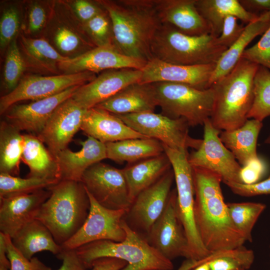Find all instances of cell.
<instances>
[{"label": "cell", "mask_w": 270, "mask_h": 270, "mask_svg": "<svg viewBox=\"0 0 270 270\" xmlns=\"http://www.w3.org/2000/svg\"><path fill=\"white\" fill-rule=\"evenodd\" d=\"M142 70H107L92 80L80 86L72 97L86 110L96 106L132 84L139 82Z\"/></svg>", "instance_id": "obj_20"}, {"label": "cell", "mask_w": 270, "mask_h": 270, "mask_svg": "<svg viewBox=\"0 0 270 270\" xmlns=\"http://www.w3.org/2000/svg\"><path fill=\"white\" fill-rule=\"evenodd\" d=\"M162 145L174 175L178 210L188 240L190 259L204 260L212 253L204 246L194 222V192L192 168L188 160L189 154L188 150H178Z\"/></svg>", "instance_id": "obj_8"}, {"label": "cell", "mask_w": 270, "mask_h": 270, "mask_svg": "<svg viewBox=\"0 0 270 270\" xmlns=\"http://www.w3.org/2000/svg\"><path fill=\"white\" fill-rule=\"evenodd\" d=\"M266 171V162L258 156L242 166L240 173L242 183L250 184L258 182L264 176Z\"/></svg>", "instance_id": "obj_46"}, {"label": "cell", "mask_w": 270, "mask_h": 270, "mask_svg": "<svg viewBox=\"0 0 270 270\" xmlns=\"http://www.w3.org/2000/svg\"><path fill=\"white\" fill-rule=\"evenodd\" d=\"M238 18L228 16L224 18L222 30L217 40L220 44L226 48L231 46L243 32L245 26L238 23Z\"/></svg>", "instance_id": "obj_44"}, {"label": "cell", "mask_w": 270, "mask_h": 270, "mask_svg": "<svg viewBox=\"0 0 270 270\" xmlns=\"http://www.w3.org/2000/svg\"><path fill=\"white\" fill-rule=\"evenodd\" d=\"M0 270H9V269L5 268V267H3V266H0Z\"/></svg>", "instance_id": "obj_57"}, {"label": "cell", "mask_w": 270, "mask_h": 270, "mask_svg": "<svg viewBox=\"0 0 270 270\" xmlns=\"http://www.w3.org/2000/svg\"><path fill=\"white\" fill-rule=\"evenodd\" d=\"M225 184L234 194L242 196L270 195V176L264 180L250 184L236 182H228Z\"/></svg>", "instance_id": "obj_45"}, {"label": "cell", "mask_w": 270, "mask_h": 270, "mask_svg": "<svg viewBox=\"0 0 270 270\" xmlns=\"http://www.w3.org/2000/svg\"><path fill=\"white\" fill-rule=\"evenodd\" d=\"M105 144L107 158L118 164H131L164 153L162 143L150 138L128 139Z\"/></svg>", "instance_id": "obj_32"}, {"label": "cell", "mask_w": 270, "mask_h": 270, "mask_svg": "<svg viewBox=\"0 0 270 270\" xmlns=\"http://www.w3.org/2000/svg\"><path fill=\"white\" fill-rule=\"evenodd\" d=\"M112 24L114 44L123 54L148 62L151 45L162 24L154 0H100Z\"/></svg>", "instance_id": "obj_2"}, {"label": "cell", "mask_w": 270, "mask_h": 270, "mask_svg": "<svg viewBox=\"0 0 270 270\" xmlns=\"http://www.w3.org/2000/svg\"><path fill=\"white\" fill-rule=\"evenodd\" d=\"M126 264V261L118 258H102L93 261L88 270H120Z\"/></svg>", "instance_id": "obj_51"}, {"label": "cell", "mask_w": 270, "mask_h": 270, "mask_svg": "<svg viewBox=\"0 0 270 270\" xmlns=\"http://www.w3.org/2000/svg\"><path fill=\"white\" fill-rule=\"evenodd\" d=\"M254 260L253 250L244 245L214 252L208 256L210 270H248Z\"/></svg>", "instance_id": "obj_36"}, {"label": "cell", "mask_w": 270, "mask_h": 270, "mask_svg": "<svg viewBox=\"0 0 270 270\" xmlns=\"http://www.w3.org/2000/svg\"><path fill=\"white\" fill-rule=\"evenodd\" d=\"M50 195L47 188L28 194L0 198V232L11 238L35 220Z\"/></svg>", "instance_id": "obj_21"}, {"label": "cell", "mask_w": 270, "mask_h": 270, "mask_svg": "<svg viewBox=\"0 0 270 270\" xmlns=\"http://www.w3.org/2000/svg\"><path fill=\"white\" fill-rule=\"evenodd\" d=\"M19 15L14 7L6 10L0 22V46L4 48L9 46L15 38L19 28Z\"/></svg>", "instance_id": "obj_43"}, {"label": "cell", "mask_w": 270, "mask_h": 270, "mask_svg": "<svg viewBox=\"0 0 270 270\" xmlns=\"http://www.w3.org/2000/svg\"><path fill=\"white\" fill-rule=\"evenodd\" d=\"M72 7L78 18L84 24L103 11L97 4L85 0H76Z\"/></svg>", "instance_id": "obj_48"}, {"label": "cell", "mask_w": 270, "mask_h": 270, "mask_svg": "<svg viewBox=\"0 0 270 270\" xmlns=\"http://www.w3.org/2000/svg\"><path fill=\"white\" fill-rule=\"evenodd\" d=\"M23 135L22 160L29 168L26 177L60 181V170L55 157L36 136L30 134Z\"/></svg>", "instance_id": "obj_28"}, {"label": "cell", "mask_w": 270, "mask_h": 270, "mask_svg": "<svg viewBox=\"0 0 270 270\" xmlns=\"http://www.w3.org/2000/svg\"><path fill=\"white\" fill-rule=\"evenodd\" d=\"M46 20V14L44 8L38 4H32L28 12V30L31 32H38L44 26Z\"/></svg>", "instance_id": "obj_50"}, {"label": "cell", "mask_w": 270, "mask_h": 270, "mask_svg": "<svg viewBox=\"0 0 270 270\" xmlns=\"http://www.w3.org/2000/svg\"><path fill=\"white\" fill-rule=\"evenodd\" d=\"M172 168L170 161L163 153L129 164L122 169L132 202L142 191L151 186Z\"/></svg>", "instance_id": "obj_26"}, {"label": "cell", "mask_w": 270, "mask_h": 270, "mask_svg": "<svg viewBox=\"0 0 270 270\" xmlns=\"http://www.w3.org/2000/svg\"><path fill=\"white\" fill-rule=\"evenodd\" d=\"M162 24L172 26L190 36L211 34V30L198 12L196 0H154Z\"/></svg>", "instance_id": "obj_22"}, {"label": "cell", "mask_w": 270, "mask_h": 270, "mask_svg": "<svg viewBox=\"0 0 270 270\" xmlns=\"http://www.w3.org/2000/svg\"><path fill=\"white\" fill-rule=\"evenodd\" d=\"M203 125L202 143L198 150L188 155L190 164L192 166L204 168L218 174L224 184L242 183L240 177L242 166L220 140L222 131L214 127L210 118L206 120Z\"/></svg>", "instance_id": "obj_14"}, {"label": "cell", "mask_w": 270, "mask_h": 270, "mask_svg": "<svg viewBox=\"0 0 270 270\" xmlns=\"http://www.w3.org/2000/svg\"><path fill=\"white\" fill-rule=\"evenodd\" d=\"M26 67L42 73L58 74V64L68 57L60 54L46 40L20 35Z\"/></svg>", "instance_id": "obj_33"}, {"label": "cell", "mask_w": 270, "mask_h": 270, "mask_svg": "<svg viewBox=\"0 0 270 270\" xmlns=\"http://www.w3.org/2000/svg\"><path fill=\"white\" fill-rule=\"evenodd\" d=\"M208 257L206 261L200 264L190 270H210L209 262L208 261Z\"/></svg>", "instance_id": "obj_55"}, {"label": "cell", "mask_w": 270, "mask_h": 270, "mask_svg": "<svg viewBox=\"0 0 270 270\" xmlns=\"http://www.w3.org/2000/svg\"><path fill=\"white\" fill-rule=\"evenodd\" d=\"M206 259L200 260H196L192 259H186L184 260L176 270H190L200 264L206 261Z\"/></svg>", "instance_id": "obj_54"}, {"label": "cell", "mask_w": 270, "mask_h": 270, "mask_svg": "<svg viewBox=\"0 0 270 270\" xmlns=\"http://www.w3.org/2000/svg\"></svg>", "instance_id": "obj_58"}, {"label": "cell", "mask_w": 270, "mask_h": 270, "mask_svg": "<svg viewBox=\"0 0 270 270\" xmlns=\"http://www.w3.org/2000/svg\"><path fill=\"white\" fill-rule=\"evenodd\" d=\"M158 106L154 83L128 85L97 107L114 114L154 112Z\"/></svg>", "instance_id": "obj_24"}, {"label": "cell", "mask_w": 270, "mask_h": 270, "mask_svg": "<svg viewBox=\"0 0 270 270\" xmlns=\"http://www.w3.org/2000/svg\"><path fill=\"white\" fill-rule=\"evenodd\" d=\"M96 78L95 73L84 72L52 76H28L21 78L16 87L0 99V114L12 106L25 100H38L57 94L66 89L84 85Z\"/></svg>", "instance_id": "obj_10"}, {"label": "cell", "mask_w": 270, "mask_h": 270, "mask_svg": "<svg viewBox=\"0 0 270 270\" xmlns=\"http://www.w3.org/2000/svg\"><path fill=\"white\" fill-rule=\"evenodd\" d=\"M122 226L126 238L122 242L100 240L82 246L76 250L88 268L94 260L114 258L126 261V266L120 270H172V260L152 247L146 238L134 231L123 220Z\"/></svg>", "instance_id": "obj_5"}, {"label": "cell", "mask_w": 270, "mask_h": 270, "mask_svg": "<svg viewBox=\"0 0 270 270\" xmlns=\"http://www.w3.org/2000/svg\"><path fill=\"white\" fill-rule=\"evenodd\" d=\"M174 180L172 168L137 196L124 217L130 228L146 238L151 227L166 208Z\"/></svg>", "instance_id": "obj_12"}, {"label": "cell", "mask_w": 270, "mask_h": 270, "mask_svg": "<svg viewBox=\"0 0 270 270\" xmlns=\"http://www.w3.org/2000/svg\"><path fill=\"white\" fill-rule=\"evenodd\" d=\"M192 168L196 226L204 247L212 253L244 245L246 240L233 224L224 202L218 174Z\"/></svg>", "instance_id": "obj_1"}, {"label": "cell", "mask_w": 270, "mask_h": 270, "mask_svg": "<svg viewBox=\"0 0 270 270\" xmlns=\"http://www.w3.org/2000/svg\"><path fill=\"white\" fill-rule=\"evenodd\" d=\"M59 182L38 178H20L0 173V198L32 193Z\"/></svg>", "instance_id": "obj_38"}, {"label": "cell", "mask_w": 270, "mask_h": 270, "mask_svg": "<svg viewBox=\"0 0 270 270\" xmlns=\"http://www.w3.org/2000/svg\"><path fill=\"white\" fill-rule=\"evenodd\" d=\"M81 182L101 206L111 210H128L132 202L122 169L100 162L90 167Z\"/></svg>", "instance_id": "obj_11"}, {"label": "cell", "mask_w": 270, "mask_h": 270, "mask_svg": "<svg viewBox=\"0 0 270 270\" xmlns=\"http://www.w3.org/2000/svg\"><path fill=\"white\" fill-rule=\"evenodd\" d=\"M248 12L260 16L270 12V0H238Z\"/></svg>", "instance_id": "obj_52"}, {"label": "cell", "mask_w": 270, "mask_h": 270, "mask_svg": "<svg viewBox=\"0 0 270 270\" xmlns=\"http://www.w3.org/2000/svg\"><path fill=\"white\" fill-rule=\"evenodd\" d=\"M88 194L90 207L87 218L78 231L61 246L63 249L76 250L86 244L100 240L119 242L126 238L121 223L126 211L106 208Z\"/></svg>", "instance_id": "obj_15"}, {"label": "cell", "mask_w": 270, "mask_h": 270, "mask_svg": "<svg viewBox=\"0 0 270 270\" xmlns=\"http://www.w3.org/2000/svg\"><path fill=\"white\" fill-rule=\"evenodd\" d=\"M25 68L24 58L14 38L8 46L4 67V83L8 93L16 87Z\"/></svg>", "instance_id": "obj_39"}, {"label": "cell", "mask_w": 270, "mask_h": 270, "mask_svg": "<svg viewBox=\"0 0 270 270\" xmlns=\"http://www.w3.org/2000/svg\"><path fill=\"white\" fill-rule=\"evenodd\" d=\"M197 9L211 30V34L218 38L222 32L224 18L233 16L244 24H248L259 16L246 10L238 0H196Z\"/></svg>", "instance_id": "obj_31"}, {"label": "cell", "mask_w": 270, "mask_h": 270, "mask_svg": "<svg viewBox=\"0 0 270 270\" xmlns=\"http://www.w3.org/2000/svg\"><path fill=\"white\" fill-rule=\"evenodd\" d=\"M87 110L70 98L54 111L37 136L54 157L68 148L74 134L80 130Z\"/></svg>", "instance_id": "obj_16"}, {"label": "cell", "mask_w": 270, "mask_h": 270, "mask_svg": "<svg viewBox=\"0 0 270 270\" xmlns=\"http://www.w3.org/2000/svg\"><path fill=\"white\" fill-rule=\"evenodd\" d=\"M62 261V264L57 270H88L78 256L75 250H65L56 256Z\"/></svg>", "instance_id": "obj_49"}, {"label": "cell", "mask_w": 270, "mask_h": 270, "mask_svg": "<svg viewBox=\"0 0 270 270\" xmlns=\"http://www.w3.org/2000/svg\"><path fill=\"white\" fill-rule=\"evenodd\" d=\"M116 115L138 132L157 140L172 148L188 150V148H192L196 150L202 142V140L189 135V126L182 118L172 119L154 112Z\"/></svg>", "instance_id": "obj_9"}, {"label": "cell", "mask_w": 270, "mask_h": 270, "mask_svg": "<svg viewBox=\"0 0 270 270\" xmlns=\"http://www.w3.org/2000/svg\"><path fill=\"white\" fill-rule=\"evenodd\" d=\"M147 62L122 54L114 45L96 46L84 53L60 63L64 74L84 72H98L104 70L134 68L142 70Z\"/></svg>", "instance_id": "obj_17"}, {"label": "cell", "mask_w": 270, "mask_h": 270, "mask_svg": "<svg viewBox=\"0 0 270 270\" xmlns=\"http://www.w3.org/2000/svg\"><path fill=\"white\" fill-rule=\"evenodd\" d=\"M50 195L36 217L62 246L81 228L88 215L90 203L81 182L60 180L48 188Z\"/></svg>", "instance_id": "obj_4"}, {"label": "cell", "mask_w": 270, "mask_h": 270, "mask_svg": "<svg viewBox=\"0 0 270 270\" xmlns=\"http://www.w3.org/2000/svg\"><path fill=\"white\" fill-rule=\"evenodd\" d=\"M230 218L246 241L252 242V231L258 218L266 208L260 202L226 203Z\"/></svg>", "instance_id": "obj_35"}, {"label": "cell", "mask_w": 270, "mask_h": 270, "mask_svg": "<svg viewBox=\"0 0 270 270\" xmlns=\"http://www.w3.org/2000/svg\"><path fill=\"white\" fill-rule=\"evenodd\" d=\"M216 64L179 65L152 58L142 70L139 82H168L185 84L200 90L210 88V80Z\"/></svg>", "instance_id": "obj_19"}, {"label": "cell", "mask_w": 270, "mask_h": 270, "mask_svg": "<svg viewBox=\"0 0 270 270\" xmlns=\"http://www.w3.org/2000/svg\"><path fill=\"white\" fill-rule=\"evenodd\" d=\"M87 136L86 140L79 142L82 148L78 152L66 148L55 156L61 180L81 182L84 174L90 167L107 158L105 144Z\"/></svg>", "instance_id": "obj_25"}, {"label": "cell", "mask_w": 270, "mask_h": 270, "mask_svg": "<svg viewBox=\"0 0 270 270\" xmlns=\"http://www.w3.org/2000/svg\"><path fill=\"white\" fill-rule=\"evenodd\" d=\"M162 114L172 119L182 118L189 126L203 125L212 115L214 93L210 88L200 90L173 82L154 83Z\"/></svg>", "instance_id": "obj_7"}, {"label": "cell", "mask_w": 270, "mask_h": 270, "mask_svg": "<svg viewBox=\"0 0 270 270\" xmlns=\"http://www.w3.org/2000/svg\"><path fill=\"white\" fill-rule=\"evenodd\" d=\"M84 25L85 30L96 46H115L111 20L106 10Z\"/></svg>", "instance_id": "obj_40"}, {"label": "cell", "mask_w": 270, "mask_h": 270, "mask_svg": "<svg viewBox=\"0 0 270 270\" xmlns=\"http://www.w3.org/2000/svg\"><path fill=\"white\" fill-rule=\"evenodd\" d=\"M80 86L70 88L54 96L29 104H15L4 114V120L20 131L38 136L56 108L72 98Z\"/></svg>", "instance_id": "obj_18"}, {"label": "cell", "mask_w": 270, "mask_h": 270, "mask_svg": "<svg viewBox=\"0 0 270 270\" xmlns=\"http://www.w3.org/2000/svg\"><path fill=\"white\" fill-rule=\"evenodd\" d=\"M264 143L270 145V134L265 140Z\"/></svg>", "instance_id": "obj_56"}, {"label": "cell", "mask_w": 270, "mask_h": 270, "mask_svg": "<svg viewBox=\"0 0 270 270\" xmlns=\"http://www.w3.org/2000/svg\"><path fill=\"white\" fill-rule=\"evenodd\" d=\"M270 116V70L259 66L254 81V100L248 118L260 122Z\"/></svg>", "instance_id": "obj_37"}, {"label": "cell", "mask_w": 270, "mask_h": 270, "mask_svg": "<svg viewBox=\"0 0 270 270\" xmlns=\"http://www.w3.org/2000/svg\"><path fill=\"white\" fill-rule=\"evenodd\" d=\"M270 26V12L261 14L254 21L245 26L236 42L222 55L212 75L210 86L230 73L235 67L249 44L258 36L262 34Z\"/></svg>", "instance_id": "obj_27"}, {"label": "cell", "mask_w": 270, "mask_h": 270, "mask_svg": "<svg viewBox=\"0 0 270 270\" xmlns=\"http://www.w3.org/2000/svg\"><path fill=\"white\" fill-rule=\"evenodd\" d=\"M4 236L7 257L10 262L9 270H52L37 257L34 256L30 260L26 258L13 244L12 238L4 234Z\"/></svg>", "instance_id": "obj_41"}, {"label": "cell", "mask_w": 270, "mask_h": 270, "mask_svg": "<svg viewBox=\"0 0 270 270\" xmlns=\"http://www.w3.org/2000/svg\"><path fill=\"white\" fill-rule=\"evenodd\" d=\"M0 266L10 270V262L7 257L6 244L4 234L0 232Z\"/></svg>", "instance_id": "obj_53"}, {"label": "cell", "mask_w": 270, "mask_h": 270, "mask_svg": "<svg viewBox=\"0 0 270 270\" xmlns=\"http://www.w3.org/2000/svg\"><path fill=\"white\" fill-rule=\"evenodd\" d=\"M80 130L87 136L105 144L128 139L148 138L129 127L116 115L97 107L87 110Z\"/></svg>", "instance_id": "obj_23"}, {"label": "cell", "mask_w": 270, "mask_h": 270, "mask_svg": "<svg viewBox=\"0 0 270 270\" xmlns=\"http://www.w3.org/2000/svg\"><path fill=\"white\" fill-rule=\"evenodd\" d=\"M242 58L270 70V26L258 42L244 50Z\"/></svg>", "instance_id": "obj_42"}, {"label": "cell", "mask_w": 270, "mask_h": 270, "mask_svg": "<svg viewBox=\"0 0 270 270\" xmlns=\"http://www.w3.org/2000/svg\"><path fill=\"white\" fill-rule=\"evenodd\" d=\"M259 65L241 58L232 70L210 86L214 93L210 120L220 130H231L247 120L254 100V81Z\"/></svg>", "instance_id": "obj_3"}, {"label": "cell", "mask_w": 270, "mask_h": 270, "mask_svg": "<svg viewBox=\"0 0 270 270\" xmlns=\"http://www.w3.org/2000/svg\"><path fill=\"white\" fill-rule=\"evenodd\" d=\"M24 135L5 120L0 124V173L18 176L24 150Z\"/></svg>", "instance_id": "obj_34"}, {"label": "cell", "mask_w": 270, "mask_h": 270, "mask_svg": "<svg viewBox=\"0 0 270 270\" xmlns=\"http://www.w3.org/2000/svg\"><path fill=\"white\" fill-rule=\"evenodd\" d=\"M54 41L58 48L65 53L74 51L80 44L79 38L71 30L64 27L58 30Z\"/></svg>", "instance_id": "obj_47"}, {"label": "cell", "mask_w": 270, "mask_h": 270, "mask_svg": "<svg viewBox=\"0 0 270 270\" xmlns=\"http://www.w3.org/2000/svg\"><path fill=\"white\" fill-rule=\"evenodd\" d=\"M262 127V122L250 118L240 128L221 132L220 140L242 166L258 156L256 144Z\"/></svg>", "instance_id": "obj_29"}, {"label": "cell", "mask_w": 270, "mask_h": 270, "mask_svg": "<svg viewBox=\"0 0 270 270\" xmlns=\"http://www.w3.org/2000/svg\"><path fill=\"white\" fill-rule=\"evenodd\" d=\"M228 48L212 34L190 36L162 24L151 45L153 58L179 65L216 64Z\"/></svg>", "instance_id": "obj_6"}, {"label": "cell", "mask_w": 270, "mask_h": 270, "mask_svg": "<svg viewBox=\"0 0 270 270\" xmlns=\"http://www.w3.org/2000/svg\"><path fill=\"white\" fill-rule=\"evenodd\" d=\"M146 240L169 260L180 256L190 259L188 240L178 212L176 190L171 191L165 209L151 227Z\"/></svg>", "instance_id": "obj_13"}, {"label": "cell", "mask_w": 270, "mask_h": 270, "mask_svg": "<svg viewBox=\"0 0 270 270\" xmlns=\"http://www.w3.org/2000/svg\"><path fill=\"white\" fill-rule=\"evenodd\" d=\"M12 240L14 246L28 260L40 252L48 251L56 256L62 250L48 228L36 219L23 226Z\"/></svg>", "instance_id": "obj_30"}]
</instances>
